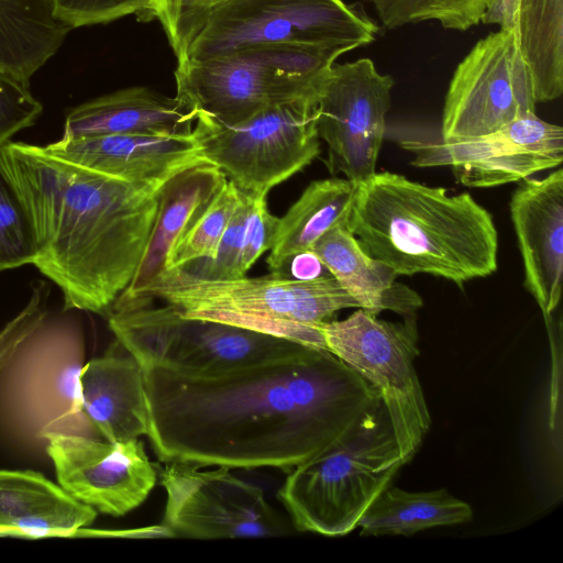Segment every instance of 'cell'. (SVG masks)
<instances>
[{"mask_svg":"<svg viewBox=\"0 0 563 563\" xmlns=\"http://www.w3.org/2000/svg\"><path fill=\"white\" fill-rule=\"evenodd\" d=\"M157 459L290 471L335 441L380 393L325 349L212 375L142 368Z\"/></svg>","mask_w":563,"mask_h":563,"instance_id":"6da1fadb","label":"cell"},{"mask_svg":"<svg viewBox=\"0 0 563 563\" xmlns=\"http://www.w3.org/2000/svg\"><path fill=\"white\" fill-rule=\"evenodd\" d=\"M0 165L33 230V265L63 291V310L108 314L142 262L165 183L117 179L23 142L0 146Z\"/></svg>","mask_w":563,"mask_h":563,"instance_id":"7a4b0ae2","label":"cell"},{"mask_svg":"<svg viewBox=\"0 0 563 563\" xmlns=\"http://www.w3.org/2000/svg\"><path fill=\"white\" fill-rule=\"evenodd\" d=\"M347 228L398 276L430 274L462 287L497 269L493 216L470 192L375 172L356 185Z\"/></svg>","mask_w":563,"mask_h":563,"instance_id":"3957f363","label":"cell"},{"mask_svg":"<svg viewBox=\"0 0 563 563\" xmlns=\"http://www.w3.org/2000/svg\"><path fill=\"white\" fill-rule=\"evenodd\" d=\"M159 300L181 317L230 324L325 349L321 325L336 311L358 308L332 275L200 278L184 268L163 271L139 296L110 310Z\"/></svg>","mask_w":563,"mask_h":563,"instance_id":"277c9868","label":"cell"},{"mask_svg":"<svg viewBox=\"0 0 563 563\" xmlns=\"http://www.w3.org/2000/svg\"><path fill=\"white\" fill-rule=\"evenodd\" d=\"M68 311L48 308L0 368V440L29 455H47L49 433L101 439L81 408L85 336Z\"/></svg>","mask_w":563,"mask_h":563,"instance_id":"5b68a950","label":"cell"},{"mask_svg":"<svg viewBox=\"0 0 563 563\" xmlns=\"http://www.w3.org/2000/svg\"><path fill=\"white\" fill-rule=\"evenodd\" d=\"M405 464L380 399L328 448L291 468L277 497L297 531L345 536Z\"/></svg>","mask_w":563,"mask_h":563,"instance_id":"8992f818","label":"cell"},{"mask_svg":"<svg viewBox=\"0 0 563 563\" xmlns=\"http://www.w3.org/2000/svg\"><path fill=\"white\" fill-rule=\"evenodd\" d=\"M339 51L263 46L207 59H183L175 70L176 97L195 115L238 124L286 103L314 100Z\"/></svg>","mask_w":563,"mask_h":563,"instance_id":"52a82bcc","label":"cell"},{"mask_svg":"<svg viewBox=\"0 0 563 563\" xmlns=\"http://www.w3.org/2000/svg\"><path fill=\"white\" fill-rule=\"evenodd\" d=\"M377 30L343 0H227L207 9L177 62L278 45L343 54L373 42Z\"/></svg>","mask_w":563,"mask_h":563,"instance_id":"ba28073f","label":"cell"},{"mask_svg":"<svg viewBox=\"0 0 563 563\" xmlns=\"http://www.w3.org/2000/svg\"><path fill=\"white\" fill-rule=\"evenodd\" d=\"M108 323L142 368L212 375L291 354L306 344L230 324L187 319L153 303L110 310Z\"/></svg>","mask_w":563,"mask_h":563,"instance_id":"9c48e42d","label":"cell"},{"mask_svg":"<svg viewBox=\"0 0 563 563\" xmlns=\"http://www.w3.org/2000/svg\"><path fill=\"white\" fill-rule=\"evenodd\" d=\"M191 132L205 161L253 197L267 196L320 153L314 100L276 106L232 125L196 115Z\"/></svg>","mask_w":563,"mask_h":563,"instance_id":"30bf717a","label":"cell"},{"mask_svg":"<svg viewBox=\"0 0 563 563\" xmlns=\"http://www.w3.org/2000/svg\"><path fill=\"white\" fill-rule=\"evenodd\" d=\"M325 347L379 390L406 464L429 431L431 418L415 369L419 355L413 314L391 322L362 308L340 321H325Z\"/></svg>","mask_w":563,"mask_h":563,"instance_id":"8fae6325","label":"cell"},{"mask_svg":"<svg viewBox=\"0 0 563 563\" xmlns=\"http://www.w3.org/2000/svg\"><path fill=\"white\" fill-rule=\"evenodd\" d=\"M159 475L166 492L162 526L170 537L263 538L288 533L261 487L230 468L170 462Z\"/></svg>","mask_w":563,"mask_h":563,"instance_id":"7c38bea8","label":"cell"},{"mask_svg":"<svg viewBox=\"0 0 563 563\" xmlns=\"http://www.w3.org/2000/svg\"><path fill=\"white\" fill-rule=\"evenodd\" d=\"M400 145L418 167L450 166L466 187L490 188L521 181L563 161V129L527 113L499 130L471 139L410 134Z\"/></svg>","mask_w":563,"mask_h":563,"instance_id":"4fadbf2b","label":"cell"},{"mask_svg":"<svg viewBox=\"0 0 563 563\" xmlns=\"http://www.w3.org/2000/svg\"><path fill=\"white\" fill-rule=\"evenodd\" d=\"M532 76L511 32L478 41L456 67L446 92L440 136L471 139L493 133L534 112Z\"/></svg>","mask_w":563,"mask_h":563,"instance_id":"5bb4252c","label":"cell"},{"mask_svg":"<svg viewBox=\"0 0 563 563\" xmlns=\"http://www.w3.org/2000/svg\"><path fill=\"white\" fill-rule=\"evenodd\" d=\"M394 80L369 58L333 64L314 96L319 139L327 165L357 185L376 172Z\"/></svg>","mask_w":563,"mask_h":563,"instance_id":"9a60e30c","label":"cell"},{"mask_svg":"<svg viewBox=\"0 0 563 563\" xmlns=\"http://www.w3.org/2000/svg\"><path fill=\"white\" fill-rule=\"evenodd\" d=\"M46 439L58 484L101 514L130 512L156 484V470L137 439L112 443L65 433H49Z\"/></svg>","mask_w":563,"mask_h":563,"instance_id":"2e32d148","label":"cell"},{"mask_svg":"<svg viewBox=\"0 0 563 563\" xmlns=\"http://www.w3.org/2000/svg\"><path fill=\"white\" fill-rule=\"evenodd\" d=\"M509 208L523 263L525 286L549 317L562 294V168L542 179L521 180L511 195Z\"/></svg>","mask_w":563,"mask_h":563,"instance_id":"e0dca14e","label":"cell"},{"mask_svg":"<svg viewBox=\"0 0 563 563\" xmlns=\"http://www.w3.org/2000/svg\"><path fill=\"white\" fill-rule=\"evenodd\" d=\"M43 147L66 162L132 183H166L207 163L192 132L62 136Z\"/></svg>","mask_w":563,"mask_h":563,"instance_id":"ac0fdd59","label":"cell"},{"mask_svg":"<svg viewBox=\"0 0 563 563\" xmlns=\"http://www.w3.org/2000/svg\"><path fill=\"white\" fill-rule=\"evenodd\" d=\"M78 380L82 411L101 439L115 443L147 434L143 369L118 340L84 364Z\"/></svg>","mask_w":563,"mask_h":563,"instance_id":"d6986e66","label":"cell"},{"mask_svg":"<svg viewBox=\"0 0 563 563\" xmlns=\"http://www.w3.org/2000/svg\"><path fill=\"white\" fill-rule=\"evenodd\" d=\"M97 510L35 471L0 470V537H70Z\"/></svg>","mask_w":563,"mask_h":563,"instance_id":"ffe728a7","label":"cell"},{"mask_svg":"<svg viewBox=\"0 0 563 563\" xmlns=\"http://www.w3.org/2000/svg\"><path fill=\"white\" fill-rule=\"evenodd\" d=\"M195 120V113L176 96L136 86L73 108L66 115L63 136L189 133Z\"/></svg>","mask_w":563,"mask_h":563,"instance_id":"44dd1931","label":"cell"},{"mask_svg":"<svg viewBox=\"0 0 563 563\" xmlns=\"http://www.w3.org/2000/svg\"><path fill=\"white\" fill-rule=\"evenodd\" d=\"M481 22L511 32L532 76L537 102L563 92V0H487Z\"/></svg>","mask_w":563,"mask_h":563,"instance_id":"7402d4cb","label":"cell"},{"mask_svg":"<svg viewBox=\"0 0 563 563\" xmlns=\"http://www.w3.org/2000/svg\"><path fill=\"white\" fill-rule=\"evenodd\" d=\"M225 180L227 177L218 167L205 163L185 169L164 184L142 262L130 285L113 305L134 299L165 269L175 243L203 212Z\"/></svg>","mask_w":563,"mask_h":563,"instance_id":"603a6c76","label":"cell"},{"mask_svg":"<svg viewBox=\"0 0 563 563\" xmlns=\"http://www.w3.org/2000/svg\"><path fill=\"white\" fill-rule=\"evenodd\" d=\"M314 255L343 289L362 308L373 314L383 310L408 316L422 306L412 289L396 282L398 275L369 256L349 230L336 225L311 246Z\"/></svg>","mask_w":563,"mask_h":563,"instance_id":"cb8c5ba5","label":"cell"},{"mask_svg":"<svg viewBox=\"0 0 563 563\" xmlns=\"http://www.w3.org/2000/svg\"><path fill=\"white\" fill-rule=\"evenodd\" d=\"M356 185L346 178L314 180L279 218L276 236L267 257L272 274L284 275L285 267L336 225H347Z\"/></svg>","mask_w":563,"mask_h":563,"instance_id":"d4e9b609","label":"cell"},{"mask_svg":"<svg viewBox=\"0 0 563 563\" xmlns=\"http://www.w3.org/2000/svg\"><path fill=\"white\" fill-rule=\"evenodd\" d=\"M71 30L49 0H0V71L30 84Z\"/></svg>","mask_w":563,"mask_h":563,"instance_id":"484cf974","label":"cell"},{"mask_svg":"<svg viewBox=\"0 0 563 563\" xmlns=\"http://www.w3.org/2000/svg\"><path fill=\"white\" fill-rule=\"evenodd\" d=\"M473 518L471 506L446 489L407 492L387 486L357 521L360 534L410 536L418 531L465 523Z\"/></svg>","mask_w":563,"mask_h":563,"instance_id":"4316f807","label":"cell"},{"mask_svg":"<svg viewBox=\"0 0 563 563\" xmlns=\"http://www.w3.org/2000/svg\"><path fill=\"white\" fill-rule=\"evenodd\" d=\"M240 199L241 191L227 179L203 212L175 243L165 269L183 268L194 262L212 258Z\"/></svg>","mask_w":563,"mask_h":563,"instance_id":"83f0119b","label":"cell"},{"mask_svg":"<svg viewBox=\"0 0 563 563\" xmlns=\"http://www.w3.org/2000/svg\"><path fill=\"white\" fill-rule=\"evenodd\" d=\"M389 29L422 21L465 31L481 22L487 0H367Z\"/></svg>","mask_w":563,"mask_h":563,"instance_id":"f1b7e54d","label":"cell"},{"mask_svg":"<svg viewBox=\"0 0 563 563\" xmlns=\"http://www.w3.org/2000/svg\"><path fill=\"white\" fill-rule=\"evenodd\" d=\"M35 255L29 217L0 165V272L33 264Z\"/></svg>","mask_w":563,"mask_h":563,"instance_id":"f546056e","label":"cell"},{"mask_svg":"<svg viewBox=\"0 0 563 563\" xmlns=\"http://www.w3.org/2000/svg\"><path fill=\"white\" fill-rule=\"evenodd\" d=\"M55 15L71 29L107 24L128 15L152 21L154 0H49Z\"/></svg>","mask_w":563,"mask_h":563,"instance_id":"4dcf8cb0","label":"cell"},{"mask_svg":"<svg viewBox=\"0 0 563 563\" xmlns=\"http://www.w3.org/2000/svg\"><path fill=\"white\" fill-rule=\"evenodd\" d=\"M253 198L241 192L238 208L220 240L214 256L210 260L194 262L183 267L184 269L206 279L239 278L238 267Z\"/></svg>","mask_w":563,"mask_h":563,"instance_id":"1f68e13d","label":"cell"},{"mask_svg":"<svg viewBox=\"0 0 563 563\" xmlns=\"http://www.w3.org/2000/svg\"><path fill=\"white\" fill-rule=\"evenodd\" d=\"M43 112L30 84L0 71V146L18 132L35 124Z\"/></svg>","mask_w":563,"mask_h":563,"instance_id":"d6a6232c","label":"cell"},{"mask_svg":"<svg viewBox=\"0 0 563 563\" xmlns=\"http://www.w3.org/2000/svg\"><path fill=\"white\" fill-rule=\"evenodd\" d=\"M152 20L159 22L179 59L201 20V0H154Z\"/></svg>","mask_w":563,"mask_h":563,"instance_id":"836d02e7","label":"cell"},{"mask_svg":"<svg viewBox=\"0 0 563 563\" xmlns=\"http://www.w3.org/2000/svg\"><path fill=\"white\" fill-rule=\"evenodd\" d=\"M266 197L253 198L238 267V277L245 276L257 258L273 246L279 218L269 211Z\"/></svg>","mask_w":563,"mask_h":563,"instance_id":"e575fe53","label":"cell"},{"mask_svg":"<svg viewBox=\"0 0 563 563\" xmlns=\"http://www.w3.org/2000/svg\"><path fill=\"white\" fill-rule=\"evenodd\" d=\"M48 295L47 285L41 280L35 282L27 303L0 329V368L11 357L22 339L46 313Z\"/></svg>","mask_w":563,"mask_h":563,"instance_id":"d590c367","label":"cell"},{"mask_svg":"<svg viewBox=\"0 0 563 563\" xmlns=\"http://www.w3.org/2000/svg\"><path fill=\"white\" fill-rule=\"evenodd\" d=\"M290 264L295 278L309 279L322 275L323 265L309 252L296 256Z\"/></svg>","mask_w":563,"mask_h":563,"instance_id":"8d00e7d4","label":"cell"},{"mask_svg":"<svg viewBox=\"0 0 563 563\" xmlns=\"http://www.w3.org/2000/svg\"><path fill=\"white\" fill-rule=\"evenodd\" d=\"M224 1H227V0H201V18H202L203 13L207 11V9H209L210 7L216 5L218 3L224 2Z\"/></svg>","mask_w":563,"mask_h":563,"instance_id":"74e56055","label":"cell"}]
</instances>
